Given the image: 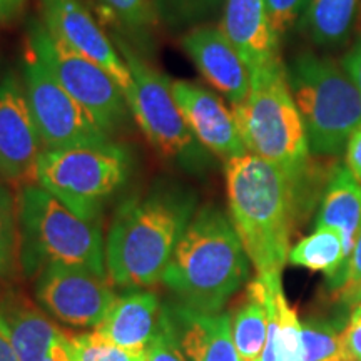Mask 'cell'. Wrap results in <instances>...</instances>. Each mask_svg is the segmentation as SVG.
<instances>
[{
    "label": "cell",
    "mask_w": 361,
    "mask_h": 361,
    "mask_svg": "<svg viewBox=\"0 0 361 361\" xmlns=\"http://www.w3.org/2000/svg\"><path fill=\"white\" fill-rule=\"evenodd\" d=\"M197 211V197L178 184L157 186L116 209L106 241V269L121 288L161 283L180 236Z\"/></svg>",
    "instance_id": "obj_1"
},
{
    "label": "cell",
    "mask_w": 361,
    "mask_h": 361,
    "mask_svg": "<svg viewBox=\"0 0 361 361\" xmlns=\"http://www.w3.org/2000/svg\"><path fill=\"white\" fill-rule=\"evenodd\" d=\"M298 184L279 166L250 152L226 161L231 221L258 274L281 273L288 263Z\"/></svg>",
    "instance_id": "obj_2"
},
{
    "label": "cell",
    "mask_w": 361,
    "mask_h": 361,
    "mask_svg": "<svg viewBox=\"0 0 361 361\" xmlns=\"http://www.w3.org/2000/svg\"><path fill=\"white\" fill-rule=\"evenodd\" d=\"M247 276L250 258L231 218L204 206L180 236L161 283L189 308L221 313Z\"/></svg>",
    "instance_id": "obj_3"
},
{
    "label": "cell",
    "mask_w": 361,
    "mask_h": 361,
    "mask_svg": "<svg viewBox=\"0 0 361 361\" xmlns=\"http://www.w3.org/2000/svg\"><path fill=\"white\" fill-rule=\"evenodd\" d=\"M19 264L37 276L49 264L82 266L106 276V246L99 223L85 221L39 184L22 188L17 201Z\"/></svg>",
    "instance_id": "obj_4"
},
{
    "label": "cell",
    "mask_w": 361,
    "mask_h": 361,
    "mask_svg": "<svg viewBox=\"0 0 361 361\" xmlns=\"http://www.w3.org/2000/svg\"><path fill=\"white\" fill-rule=\"evenodd\" d=\"M231 111L246 151L279 166L300 183L308 169L310 146L281 59L251 71L250 96Z\"/></svg>",
    "instance_id": "obj_5"
},
{
    "label": "cell",
    "mask_w": 361,
    "mask_h": 361,
    "mask_svg": "<svg viewBox=\"0 0 361 361\" xmlns=\"http://www.w3.org/2000/svg\"><path fill=\"white\" fill-rule=\"evenodd\" d=\"M291 96L303 119L310 152L338 156L361 126V92L329 59L301 54L286 66Z\"/></svg>",
    "instance_id": "obj_6"
},
{
    "label": "cell",
    "mask_w": 361,
    "mask_h": 361,
    "mask_svg": "<svg viewBox=\"0 0 361 361\" xmlns=\"http://www.w3.org/2000/svg\"><path fill=\"white\" fill-rule=\"evenodd\" d=\"M133 156L123 144L104 142L71 149H44L37 184L85 221L99 223L104 206L124 186Z\"/></svg>",
    "instance_id": "obj_7"
},
{
    "label": "cell",
    "mask_w": 361,
    "mask_h": 361,
    "mask_svg": "<svg viewBox=\"0 0 361 361\" xmlns=\"http://www.w3.org/2000/svg\"><path fill=\"white\" fill-rule=\"evenodd\" d=\"M117 49L133 78V87L126 99L142 134L166 159L178 162L183 168H200L202 164L201 144L180 114L169 79L147 64L124 40L117 39Z\"/></svg>",
    "instance_id": "obj_8"
},
{
    "label": "cell",
    "mask_w": 361,
    "mask_h": 361,
    "mask_svg": "<svg viewBox=\"0 0 361 361\" xmlns=\"http://www.w3.org/2000/svg\"><path fill=\"white\" fill-rule=\"evenodd\" d=\"M29 49L107 134L126 123L129 104L119 84L96 62L54 37L44 22L29 24Z\"/></svg>",
    "instance_id": "obj_9"
},
{
    "label": "cell",
    "mask_w": 361,
    "mask_h": 361,
    "mask_svg": "<svg viewBox=\"0 0 361 361\" xmlns=\"http://www.w3.org/2000/svg\"><path fill=\"white\" fill-rule=\"evenodd\" d=\"M24 89L45 149L56 151L111 141V134L99 126L32 54L24 64Z\"/></svg>",
    "instance_id": "obj_10"
},
{
    "label": "cell",
    "mask_w": 361,
    "mask_h": 361,
    "mask_svg": "<svg viewBox=\"0 0 361 361\" xmlns=\"http://www.w3.org/2000/svg\"><path fill=\"white\" fill-rule=\"evenodd\" d=\"M35 300L57 322L74 328H96L116 295L106 276L82 266L49 264L35 276Z\"/></svg>",
    "instance_id": "obj_11"
},
{
    "label": "cell",
    "mask_w": 361,
    "mask_h": 361,
    "mask_svg": "<svg viewBox=\"0 0 361 361\" xmlns=\"http://www.w3.org/2000/svg\"><path fill=\"white\" fill-rule=\"evenodd\" d=\"M40 147L24 85L8 72L0 79V176L24 186L37 183Z\"/></svg>",
    "instance_id": "obj_12"
},
{
    "label": "cell",
    "mask_w": 361,
    "mask_h": 361,
    "mask_svg": "<svg viewBox=\"0 0 361 361\" xmlns=\"http://www.w3.org/2000/svg\"><path fill=\"white\" fill-rule=\"evenodd\" d=\"M44 25L54 37L101 66L128 96L133 87L130 71L80 0H40Z\"/></svg>",
    "instance_id": "obj_13"
},
{
    "label": "cell",
    "mask_w": 361,
    "mask_h": 361,
    "mask_svg": "<svg viewBox=\"0 0 361 361\" xmlns=\"http://www.w3.org/2000/svg\"><path fill=\"white\" fill-rule=\"evenodd\" d=\"M171 89L180 114L202 147L226 161L246 154L233 111L214 92L189 80H174Z\"/></svg>",
    "instance_id": "obj_14"
},
{
    "label": "cell",
    "mask_w": 361,
    "mask_h": 361,
    "mask_svg": "<svg viewBox=\"0 0 361 361\" xmlns=\"http://www.w3.org/2000/svg\"><path fill=\"white\" fill-rule=\"evenodd\" d=\"M196 69L231 106L245 102L251 90V71L221 27H194L180 39Z\"/></svg>",
    "instance_id": "obj_15"
},
{
    "label": "cell",
    "mask_w": 361,
    "mask_h": 361,
    "mask_svg": "<svg viewBox=\"0 0 361 361\" xmlns=\"http://www.w3.org/2000/svg\"><path fill=\"white\" fill-rule=\"evenodd\" d=\"M164 318L188 361H241L231 314L204 313L179 303L164 306Z\"/></svg>",
    "instance_id": "obj_16"
},
{
    "label": "cell",
    "mask_w": 361,
    "mask_h": 361,
    "mask_svg": "<svg viewBox=\"0 0 361 361\" xmlns=\"http://www.w3.org/2000/svg\"><path fill=\"white\" fill-rule=\"evenodd\" d=\"M0 333L19 361H44L62 335L42 306L16 290L0 295Z\"/></svg>",
    "instance_id": "obj_17"
},
{
    "label": "cell",
    "mask_w": 361,
    "mask_h": 361,
    "mask_svg": "<svg viewBox=\"0 0 361 361\" xmlns=\"http://www.w3.org/2000/svg\"><path fill=\"white\" fill-rule=\"evenodd\" d=\"M162 308L156 293L142 288L116 296L106 318L94 328L121 348L144 353L159 329Z\"/></svg>",
    "instance_id": "obj_18"
},
{
    "label": "cell",
    "mask_w": 361,
    "mask_h": 361,
    "mask_svg": "<svg viewBox=\"0 0 361 361\" xmlns=\"http://www.w3.org/2000/svg\"><path fill=\"white\" fill-rule=\"evenodd\" d=\"M221 30L250 71L278 61V37L271 29L264 0H224Z\"/></svg>",
    "instance_id": "obj_19"
},
{
    "label": "cell",
    "mask_w": 361,
    "mask_h": 361,
    "mask_svg": "<svg viewBox=\"0 0 361 361\" xmlns=\"http://www.w3.org/2000/svg\"><path fill=\"white\" fill-rule=\"evenodd\" d=\"M318 228H331L341 233L346 264L361 231V183L350 173L346 166H338L333 171L314 223V229ZM340 273L329 279V283L335 281Z\"/></svg>",
    "instance_id": "obj_20"
},
{
    "label": "cell",
    "mask_w": 361,
    "mask_h": 361,
    "mask_svg": "<svg viewBox=\"0 0 361 361\" xmlns=\"http://www.w3.org/2000/svg\"><path fill=\"white\" fill-rule=\"evenodd\" d=\"M233 340L241 361H258L268 335V310L259 279H252L246 298L231 316Z\"/></svg>",
    "instance_id": "obj_21"
},
{
    "label": "cell",
    "mask_w": 361,
    "mask_h": 361,
    "mask_svg": "<svg viewBox=\"0 0 361 361\" xmlns=\"http://www.w3.org/2000/svg\"><path fill=\"white\" fill-rule=\"evenodd\" d=\"M356 0H310L303 25L316 45L333 47L348 37L355 20Z\"/></svg>",
    "instance_id": "obj_22"
},
{
    "label": "cell",
    "mask_w": 361,
    "mask_h": 361,
    "mask_svg": "<svg viewBox=\"0 0 361 361\" xmlns=\"http://www.w3.org/2000/svg\"><path fill=\"white\" fill-rule=\"evenodd\" d=\"M288 263L311 271H322L329 281L345 264L341 233L331 228L314 229L313 234L303 238L291 247Z\"/></svg>",
    "instance_id": "obj_23"
},
{
    "label": "cell",
    "mask_w": 361,
    "mask_h": 361,
    "mask_svg": "<svg viewBox=\"0 0 361 361\" xmlns=\"http://www.w3.org/2000/svg\"><path fill=\"white\" fill-rule=\"evenodd\" d=\"M343 331L341 324L329 319H305L301 323V361H355L346 350Z\"/></svg>",
    "instance_id": "obj_24"
},
{
    "label": "cell",
    "mask_w": 361,
    "mask_h": 361,
    "mask_svg": "<svg viewBox=\"0 0 361 361\" xmlns=\"http://www.w3.org/2000/svg\"><path fill=\"white\" fill-rule=\"evenodd\" d=\"M19 264V219L17 204L0 184V278L13 276Z\"/></svg>",
    "instance_id": "obj_25"
},
{
    "label": "cell",
    "mask_w": 361,
    "mask_h": 361,
    "mask_svg": "<svg viewBox=\"0 0 361 361\" xmlns=\"http://www.w3.org/2000/svg\"><path fill=\"white\" fill-rule=\"evenodd\" d=\"M67 348L74 361H146L144 353L124 350L104 338L101 333L67 335Z\"/></svg>",
    "instance_id": "obj_26"
},
{
    "label": "cell",
    "mask_w": 361,
    "mask_h": 361,
    "mask_svg": "<svg viewBox=\"0 0 361 361\" xmlns=\"http://www.w3.org/2000/svg\"><path fill=\"white\" fill-rule=\"evenodd\" d=\"M278 305V329H279V350L284 361H301L303 341H301V322L296 311L288 305L284 296L283 284L276 291Z\"/></svg>",
    "instance_id": "obj_27"
},
{
    "label": "cell",
    "mask_w": 361,
    "mask_h": 361,
    "mask_svg": "<svg viewBox=\"0 0 361 361\" xmlns=\"http://www.w3.org/2000/svg\"><path fill=\"white\" fill-rule=\"evenodd\" d=\"M223 0H159V11L173 25L191 24L213 13Z\"/></svg>",
    "instance_id": "obj_28"
},
{
    "label": "cell",
    "mask_w": 361,
    "mask_h": 361,
    "mask_svg": "<svg viewBox=\"0 0 361 361\" xmlns=\"http://www.w3.org/2000/svg\"><path fill=\"white\" fill-rule=\"evenodd\" d=\"M268 19L278 40L303 16L310 0H264Z\"/></svg>",
    "instance_id": "obj_29"
},
{
    "label": "cell",
    "mask_w": 361,
    "mask_h": 361,
    "mask_svg": "<svg viewBox=\"0 0 361 361\" xmlns=\"http://www.w3.org/2000/svg\"><path fill=\"white\" fill-rule=\"evenodd\" d=\"M126 27L144 30L151 25L152 11L147 0H102Z\"/></svg>",
    "instance_id": "obj_30"
},
{
    "label": "cell",
    "mask_w": 361,
    "mask_h": 361,
    "mask_svg": "<svg viewBox=\"0 0 361 361\" xmlns=\"http://www.w3.org/2000/svg\"><path fill=\"white\" fill-rule=\"evenodd\" d=\"M144 355H146V361H188L184 358L183 351L179 350L178 343H176L173 336V331H171L169 324L166 322L164 308H162L159 329H157L152 341L149 343Z\"/></svg>",
    "instance_id": "obj_31"
},
{
    "label": "cell",
    "mask_w": 361,
    "mask_h": 361,
    "mask_svg": "<svg viewBox=\"0 0 361 361\" xmlns=\"http://www.w3.org/2000/svg\"><path fill=\"white\" fill-rule=\"evenodd\" d=\"M333 290L338 291V298L341 295H346L355 288L361 286V231L356 238V243L351 251L348 261H346L345 268L340 273L335 281L329 283Z\"/></svg>",
    "instance_id": "obj_32"
},
{
    "label": "cell",
    "mask_w": 361,
    "mask_h": 361,
    "mask_svg": "<svg viewBox=\"0 0 361 361\" xmlns=\"http://www.w3.org/2000/svg\"><path fill=\"white\" fill-rule=\"evenodd\" d=\"M346 350L355 361H361V303L353 306L348 324L343 331Z\"/></svg>",
    "instance_id": "obj_33"
},
{
    "label": "cell",
    "mask_w": 361,
    "mask_h": 361,
    "mask_svg": "<svg viewBox=\"0 0 361 361\" xmlns=\"http://www.w3.org/2000/svg\"><path fill=\"white\" fill-rule=\"evenodd\" d=\"M346 168L361 183V126L355 129L346 146Z\"/></svg>",
    "instance_id": "obj_34"
},
{
    "label": "cell",
    "mask_w": 361,
    "mask_h": 361,
    "mask_svg": "<svg viewBox=\"0 0 361 361\" xmlns=\"http://www.w3.org/2000/svg\"><path fill=\"white\" fill-rule=\"evenodd\" d=\"M341 67L345 69L346 74L350 75V79L353 80L355 85L361 92V40H358V42L350 49L348 54L343 57Z\"/></svg>",
    "instance_id": "obj_35"
},
{
    "label": "cell",
    "mask_w": 361,
    "mask_h": 361,
    "mask_svg": "<svg viewBox=\"0 0 361 361\" xmlns=\"http://www.w3.org/2000/svg\"><path fill=\"white\" fill-rule=\"evenodd\" d=\"M27 0H0V22L8 24L22 12Z\"/></svg>",
    "instance_id": "obj_36"
},
{
    "label": "cell",
    "mask_w": 361,
    "mask_h": 361,
    "mask_svg": "<svg viewBox=\"0 0 361 361\" xmlns=\"http://www.w3.org/2000/svg\"><path fill=\"white\" fill-rule=\"evenodd\" d=\"M44 361H74L69 348H67V338L64 331H62V335L54 343L51 351H49V355L45 356Z\"/></svg>",
    "instance_id": "obj_37"
},
{
    "label": "cell",
    "mask_w": 361,
    "mask_h": 361,
    "mask_svg": "<svg viewBox=\"0 0 361 361\" xmlns=\"http://www.w3.org/2000/svg\"><path fill=\"white\" fill-rule=\"evenodd\" d=\"M0 361H19L2 333H0Z\"/></svg>",
    "instance_id": "obj_38"
},
{
    "label": "cell",
    "mask_w": 361,
    "mask_h": 361,
    "mask_svg": "<svg viewBox=\"0 0 361 361\" xmlns=\"http://www.w3.org/2000/svg\"><path fill=\"white\" fill-rule=\"evenodd\" d=\"M341 301H345L346 305H360L361 303V286L355 288V290H351L350 293H346V295H341L340 296Z\"/></svg>",
    "instance_id": "obj_39"
}]
</instances>
